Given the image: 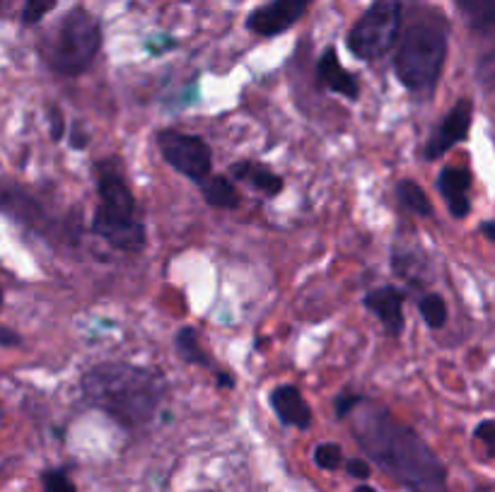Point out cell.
I'll return each instance as SVG.
<instances>
[{
  "label": "cell",
  "instance_id": "23",
  "mask_svg": "<svg viewBox=\"0 0 495 492\" xmlns=\"http://www.w3.org/2000/svg\"><path fill=\"white\" fill-rule=\"evenodd\" d=\"M476 439L486 447V454L495 457V420H483L479 428H476Z\"/></svg>",
  "mask_w": 495,
  "mask_h": 492
},
{
  "label": "cell",
  "instance_id": "6",
  "mask_svg": "<svg viewBox=\"0 0 495 492\" xmlns=\"http://www.w3.org/2000/svg\"><path fill=\"white\" fill-rule=\"evenodd\" d=\"M403 0H372L346 36L351 54L361 61H380L401 39Z\"/></svg>",
  "mask_w": 495,
  "mask_h": 492
},
{
  "label": "cell",
  "instance_id": "22",
  "mask_svg": "<svg viewBox=\"0 0 495 492\" xmlns=\"http://www.w3.org/2000/svg\"><path fill=\"white\" fill-rule=\"evenodd\" d=\"M365 401L361 394H355V391H343L341 396H336V415H339L341 420H346V418H351V415L355 413V410L361 408V403Z\"/></svg>",
  "mask_w": 495,
  "mask_h": 492
},
{
  "label": "cell",
  "instance_id": "18",
  "mask_svg": "<svg viewBox=\"0 0 495 492\" xmlns=\"http://www.w3.org/2000/svg\"><path fill=\"white\" fill-rule=\"evenodd\" d=\"M418 311H421V317H423L425 326L432 330L445 329L447 324V302L445 297L438 295V292H428V295L421 297V302H418Z\"/></svg>",
  "mask_w": 495,
  "mask_h": 492
},
{
  "label": "cell",
  "instance_id": "11",
  "mask_svg": "<svg viewBox=\"0 0 495 492\" xmlns=\"http://www.w3.org/2000/svg\"><path fill=\"white\" fill-rule=\"evenodd\" d=\"M440 196L447 201L450 215L457 220H464L471 212V172L461 167L442 169L438 176Z\"/></svg>",
  "mask_w": 495,
  "mask_h": 492
},
{
  "label": "cell",
  "instance_id": "2",
  "mask_svg": "<svg viewBox=\"0 0 495 492\" xmlns=\"http://www.w3.org/2000/svg\"><path fill=\"white\" fill-rule=\"evenodd\" d=\"M80 391L90 408L106 413L124 428H143L155 418L164 396V379L148 367L99 362L90 367Z\"/></svg>",
  "mask_w": 495,
  "mask_h": 492
},
{
  "label": "cell",
  "instance_id": "4",
  "mask_svg": "<svg viewBox=\"0 0 495 492\" xmlns=\"http://www.w3.org/2000/svg\"><path fill=\"white\" fill-rule=\"evenodd\" d=\"M450 49V27L438 15L416 20L399 39L394 56V73L399 83L411 92L435 90Z\"/></svg>",
  "mask_w": 495,
  "mask_h": 492
},
{
  "label": "cell",
  "instance_id": "20",
  "mask_svg": "<svg viewBox=\"0 0 495 492\" xmlns=\"http://www.w3.org/2000/svg\"><path fill=\"white\" fill-rule=\"evenodd\" d=\"M314 464L319 468H324V471H336V468L343 466V449L333 442L319 444L317 449H314Z\"/></svg>",
  "mask_w": 495,
  "mask_h": 492
},
{
  "label": "cell",
  "instance_id": "17",
  "mask_svg": "<svg viewBox=\"0 0 495 492\" xmlns=\"http://www.w3.org/2000/svg\"><path fill=\"white\" fill-rule=\"evenodd\" d=\"M174 350L186 365H198L205 367V369H213L211 358L205 355L203 348H201V340H198V333L192 329V326H184V329L177 330L174 336Z\"/></svg>",
  "mask_w": 495,
  "mask_h": 492
},
{
  "label": "cell",
  "instance_id": "26",
  "mask_svg": "<svg viewBox=\"0 0 495 492\" xmlns=\"http://www.w3.org/2000/svg\"><path fill=\"white\" fill-rule=\"evenodd\" d=\"M20 340H22V338L17 336V333H13V330L7 329V326L3 330H0V343L5 345V348H13V345H17V343H20Z\"/></svg>",
  "mask_w": 495,
  "mask_h": 492
},
{
  "label": "cell",
  "instance_id": "15",
  "mask_svg": "<svg viewBox=\"0 0 495 492\" xmlns=\"http://www.w3.org/2000/svg\"><path fill=\"white\" fill-rule=\"evenodd\" d=\"M198 189L203 193V201L211 208H223V211H234L240 205V191L227 176L211 174L208 179L198 183Z\"/></svg>",
  "mask_w": 495,
  "mask_h": 492
},
{
  "label": "cell",
  "instance_id": "27",
  "mask_svg": "<svg viewBox=\"0 0 495 492\" xmlns=\"http://www.w3.org/2000/svg\"><path fill=\"white\" fill-rule=\"evenodd\" d=\"M87 135L83 133V131H78V128H75V131H73V135H71V145H73V150H85L87 148Z\"/></svg>",
  "mask_w": 495,
  "mask_h": 492
},
{
  "label": "cell",
  "instance_id": "5",
  "mask_svg": "<svg viewBox=\"0 0 495 492\" xmlns=\"http://www.w3.org/2000/svg\"><path fill=\"white\" fill-rule=\"evenodd\" d=\"M102 49V25L85 7H73L61 17L49 44L44 46V61L61 78H75L94 64Z\"/></svg>",
  "mask_w": 495,
  "mask_h": 492
},
{
  "label": "cell",
  "instance_id": "24",
  "mask_svg": "<svg viewBox=\"0 0 495 492\" xmlns=\"http://www.w3.org/2000/svg\"><path fill=\"white\" fill-rule=\"evenodd\" d=\"M49 121H51V138L54 141H61L65 133V119H64V112L58 109V106H54L49 112Z\"/></svg>",
  "mask_w": 495,
  "mask_h": 492
},
{
  "label": "cell",
  "instance_id": "16",
  "mask_svg": "<svg viewBox=\"0 0 495 492\" xmlns=\"http://www.w3.org/2000/svg\"><path fill=\"white\" fill-rule=\"evenodd\" d=\"M396 201H399L403 211L413 212L418 218H432L431 198L411 179H401V182L396 183Z\"/></svg>",
  "mask_w": 495,
  "mask_h": 492
},
{
  "label": "cell",
  "instance_id": "10",
  "mask_svg": "<svg viewBox=\"0 0 495 492\" xmlns=\"http://www.w3.org/2000/svg\"><path fill=\"white\" fill-rule=\"evenodd\" d=\"M365 310L372 311L380 321H382L384 330L390 336H401L403 330V292L396 290L394 285H382V288L370 290L368 295L362 297Z\"/></svg>",
  "mask_w": 495,
  "mask_h": 492
},
{
  "label": "cell",
  "instance_id": "19",
  "mask_svg": "<svg viewBox=\"0 0 495 492\" xmlns=\"http://www.w3.org/2000/svg\"><path fill=\"white\" fill-rule=\"evenodd\" d=\"M58 5V0H22V13L20 20L25 27L39 25L46 15Z\"/></svg>",
  "mask_w": 495,
  "mask_h": 492
},
{
  "label": "cell",
  "instance_id": "12",
  "mask_svg": "<svg viewBox=\"0 0 495 492\" xmlns=\"http://www.w3.org/2000/svg\"><path fill=\"white\" fill-rule=\"evenodd\" d=\"M269 403L273 413L278 415V420L288 425V428L310 429L312 428V408L300 394V389L292 384H281L271 391Z\"/></svg>",
  "mask_w": 495,
  "mask_h": 492
},
{
  "label": "cell",
  "instance_id": "21",
  "mask_svg": "<svg viewBox=\"0 0 495 492\" xmlns=\"http://www.w3.org/2000/svg\"><path fill=\"white\" fill-rule=\"evenodd\" d=\"M44 492H78L64 471H46L42 476Z\"/></svg>",
  "mask_w": 495,
  "mask_h": 492
},
{
  "label": "cell",
  "instance_id": "14",
  "mask_svg": "<svg viewBox=\"0 0 495 492\" xmlns=\"http://www.w3.org/2000/svg\"><path fill=\"white\" fill-rule=\"evenodd\" d=\"M230 176L237 179L242 183H249L252 189H256L263 196H278L281 191H283L285 182L283 176L276 174L273 169L266 167L262 162H252V160H244V162H234L230 167Z\"/></svg>",
  "mask_w": 495,
  "mask_h": 492
},
{
  "label": "cell",
  "instance_id": "1",
  "mask_svg": "<svg viewBox=\"0 0 495 492\" xmlns=\"http://www.w3.org/2000/svg\"><path fill=\"white\" fill-rule=\"evenodd\" d=\"M353 435L362 451L401 486L413 492H445L447 471L416 429L396 420L380 403L362 401L351 415Z\"/></svg>",
  "mask_w": 495,
  "mask_h": 492
},
{
  "label": "cell",
  "instance_id": "3",
  "mask_svg": "<svg viewBox=\"0 0 495 492\" xmlns=\"http://www.w3.org/2000/svg\"><path fill=\"white\" fill-rule=\"evenodd\" d=\"M99 205L93 218V232L119 251H141L145 246V227L138 220V203L116 157L94 164Z\"/></svg>",
  "mask_w": 495,
  "mask_h": 492
},
{
  "label": "cell",
  "instance_id": "9",
  "mask_svg": "<svg viewBox=\"0 0 495 492\" xmlns=\"http://www.w3.org/2000/svg\"><path fill=\"white\" fill-rule=\"evenodd\" d=\"M314 0H271L249 15L247 27L259 36H278L302 20Z\"/></svg>",
  "mask_w": 495,
  "mask_h": 492
},
{
  "label": "cell",
  "instance_id": "8",
  "mask_svg": "<svg viewBox=\"0 0 495 492\" xmlns=\"http://www.w3.org/2000/svg\"><path fill=\"white\" fill-rule=\"evenodd\" d=\"M471 119H474V104H471V99H460L447 112L445 119L440 121L438 128L432 131L431 141L425 143V160H438V157L445 155L447 150H452L457 143L467 141Z\"/></svg>",
  "mask_w": 495,
  "mask_h": 492
},
{
  "label": "cell",
  "instance_id": "28",
  "mask_svg": "<svg viewBox=\"0 0 495 492\" xmlns=\"http://www.w3.org/2000/svg\"><path fill=\"white\" fill-rule=\"evenodd\" d=\"M481 232H483V237H486V240L493 241V244H495V222H483Z\"/></svg>",
  "mask_w": 495,
  "mask_h": 492
},
{
  "label": "cell",
  "instance_id": "25",
  "mask_svg": "<svg viewBox=\"0 0 495 492\" xmlns=\"http://www.w3.org/2000/svg\"><path fill=\"white\" fill-rule=\"evenodd\" d=\"M346 471L353 476V478L368 480L370 478V464L368 461H362V458H351L346 464Z\"/></svg>",
  "mask_w": 495,
  "mask_h": 492
},
{
  "label": "cell",
  "instance_id": "13",
  "mask_svg": "<svg viewBox=\"0 0 495 492\" xmlns=\"http://www.w3.org/2000/svg\"><path fill=\"white\" fill-rule=\"evenodd\" d=\"M317 75L329 90L341 94V97L348 99V102H355V99L361 97V83H358V78H355L353 73L346 71V68L341 65L339 54H336L333 46L332 49H326L324 54H322V58H319Z\"/></svg>",
  "mask_w": 495,
  "mask_h": 492
},
{
  "label": "cell",
  "instance_id": "7",
  "mask_svg": "<svg viewBox=\"0 0 495 492\" xmlns=\"http://www.w3.org/2000/svg\"><path fill=\"white\" fill-rule=\"evenodd\" d=\"M155 143L160 148V155L164 157V162L182 176L196 183L211 176L213 153L203 138L182 133V131H174V128H163L155 135Z\"/></svg>",
  "mask_w": 495,
  "mask_h": 492
},
{
  "label": "cell",
  "instance_id": "29",
  "mask_svg": "<svg viewBox=\"0 0 495 492\" xmlns=\"http://www.w3.org/2000/svg\"><path fill=\"white\" fill-rule=\"evenodd\" d=\"M355 492H377V490L370 486H361V487H355Z\"/></svg>",
  "mask_w": 495,
  "mask_h": 492
}]
</instances>
